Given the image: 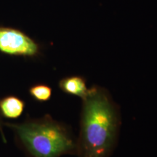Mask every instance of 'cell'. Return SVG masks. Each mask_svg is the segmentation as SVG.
<instances>
[{"label":"cell","instance_id":"cell-5","mask_svg":"<svg viewBox=\"0 0 157 157\" xmlns=\"http://www.w3.org/2000/svg\"><path fill=\"white\" fill-rule=\"evenodd\" d=\"M25 103L15 96H7L0 101V111L3 117L8 119H17L22 114Z\"/></svg>","mask_w":157,"mask_h":157},{"label":"cell","instance_id":"cell-1","mask_svg":"<svg viewBox=\"0 0 157 157\" xmlns=\"http://www.w3.org/2000/svg\"><path fill=\"white\" fill-rule=\"evenodd\" d=\"M78 157H110L117 145L121 125L119 108L105 88L93 85L82 98Z\"/></svg>","mask_w":157,"mask_h":157},{"label":"cell","instance_id":"cell-3","mask_svg":"<svg viewBox=\"0 0 157 157\" xmlns=\"http://www.w3.org/2000/svg\"><path fill=\"white\" fill-rule=\"evenodd\" d=\"M0 52L12 56L34 57L39 53V46L22 31L0 27Z\"/></svg>","mask_w":157,"mask_h":157},{"label":"cell","instance_id":"cell-6","mask_svg":"<svg viewBox=\"0 0 157 157\" xmlns=\"http://www.w3.org/2000/svg\"><path fill=\"white\" fill-rule=\"evenodd\" d=\"M52 88L43 84H35L29 89V94L35 101L38 102H47L52 96Z\"/></svg>","mask_w":157,"mask_h":157},{"label":"cell","instance_id":"cell-7","mask_svg":"<svg viewBox=\"0 0 157 157\" xmlns=\"http://www.w3.org/2000/svg\"><path fill=\"white\" fill-rule=\"evenodd\" d=\"M0 132H1L2 137L3 141H4V142H6V138L5 137V135H4V133H3V131H2V123H1V121H0Z\"/></svg>","mask_w":157,"mask_h":157},{"label":"cell","instance_id":"cell-4","mask_svg":"<svg viewBox=\"0 0 157 157\" xmlns=\"http://www.w3.org/2000/svg\"><path fill=\"white\" fill-rule=\"evenodd\" d=\"M59 87L65 93L77 96L81 99L85 97L89 88L86 80L81 76H66L59 82Z\"/></svg>","mask_w":157,"mask_h":157},{"label":"cell","instance_id":"cell-2","mask_svg":"<svg viewBox=\"0 0 157 157\" xmlns=\"http://www.w3.org/2000/svg\"><path fill=\"white\" fill-rule=\"evenodd\" d=\"M31 157H60L76 154V139L64 124L46 115L21 124H8Z\"/></svg>","mask_w":157,"mask_h":157}]
</instances>
